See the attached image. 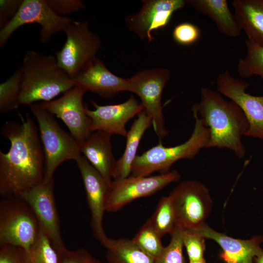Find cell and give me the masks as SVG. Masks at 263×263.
<instances>
[{
	"mask_svg": "<svg viewBox=\"0 0 263 263\" xmlns=\"http://www.w3.org/2000/svg\"><path fill=\"white\" fill-rule=\"evenodd\" d=\"M20 123L6 122L3 136L10 142L6 153L0 151V194L19 197L44 179V155L36 125L31 117L19 113Z\"/></svg>",
	"mask_w": 263,
	"mask_h": 263,
	"instance_id": "obj_1",
	"label": "cell"
},
{
	"mask_svg": "<svg viewBox=\"0 0 263 263\" xmlns=\"http://www.w3.org/2000/svg\"><path fill=\"white\" fill-rule=\"evenodd\" d=\"M196 105L200 118L209 130L206 148H226L238 158H244L246 150L242 137L245 135L249 124L240 107L206 87L201 89L200 101Z\"/></svg>",
	"mask_w": 263,
	"mask_h": 263,
	"instance_id": "obj_2",
	"label": "cell"
},
{
	"mask_svg": "<svg viewBox=\"0 0 263 263\" xmlns=\"http://www.w3.org/2000/svg\"><path fill=\"white\" fill-rule=\"evenodd\" d=\"M21 71L20 105L48 102L75 86L74 80L58 65L56 56L26 51Z\"/></svg>",
	"mask_w": 263,
	"mask_h": 263,
	"instance_id": "obj_3",
	"label": "cell"
},
{
	"mask_svg": "<svg viewBox=\"0 0 263 263\" xmlns=\"http://www.w3.org/2000/svg\"><path fill=\"white\" fill-rule=\"evenodd\" d=\"M191 111L195 122L190 137L184 143L173 147H165L160 142L141 155H137L132 165V176H148L154 172L168 173L178 160L193 159L202 149L207 148L209 139V129L199 116L196 104L192 107Z\"/></svg>",
	"mask_w": 263,
	"mask_h": 263,
	"instance_id": "obj_4",
	"label": "cell"
},
{
	"mask_svg": "<svg viewBox=\"0 0 263 263\" xmlns=\"http://www.w3.org/2000/svg\"><path fill=\"white\" fill-rule=\"evenodd\" d=\"M36 118L45 152V180L53 178L56 168L63 162L76 161L81 155L79 144L62 130L53 116L40 104L29 106Z\"/></svg>",
	"mask_w": 263,
	"mask_h": 263,
	"instance_id": "obj_5",
	"label": "cell"
},
{
	"mask_svg": "<svg viewBox=\"0 0 263 263\" xmlns=\"http://www.w3.org/2000/svg\"><path fill=\"white\" fill-rule=\"evenodd\" d=\"M40 230L28 205L19 197L3 198L0 203V244L19 247L27 252Z\"/></svg>",
	"mask_w": 263,
	"mask_h": 263,
	"instance_id": "obj_6",
	"label": "cell"
},
{
	"mask_svg": "<svg viewBox=\"0 0 263 263\" xmlns=\"http://www.w3.org/2000/svg\"><path fill=\"white\" fill-rule=\"evenodd\" d=\"M176 219V226L182 230H193L206 223L212 207L206 186L196 180L182 182L168 196Z\"/></svg>",
	"mask_w": 263,
	"mask_h": 263,
	"instance_id": "obj_7",
	"label": "cell"
},
{
	"mask_svg": "<svg viewBox=\"0 0 263 263\" xmlns=\"http://www.w3.org/2000/svg\"><path fill=\"white\" fill-rule=\"evenodd\" d=\"M64 32L66 41L55 56L59 66L74 79L96 58L101 41L87 21L73 20Z\"/></svg>",
	"mask_w": 263,
	"mask_h": 263,
	"instance_id": "obj_8",
	"label": "cell"
},
{
	"mask_svg": "<svg viewBox=\"0 0 263 263\" xmlns=\"http://www.w3.org/2000/svg\"><path fill=\"white\" fill-rule=\"evenodd\" d=\"M169 78L168 70L155 68L144 70L128 78V91L140 98L144 111L152 120L153 130L159 139L168 134L161 100L163 89Z\"/></svg>",
	"mask_w": 263,
	"mask_h": 263,
	"instance_id": "obj_9",
	"label": "cell"
},
{
	"mask_svg": "<svg viewBox=\"0 0 263 263\" xmlns=\"http://www.w3.org/2000/svg\"><path fill=\"white\" fill-rule=\"evenodd\" d=\"M74 20L55 13L47 0H23L14 18L0 30V46L2 47L12 34L19 27L29 23L41 26L40 40L46 43L51 37L65 29Z\"/></svg>",
	"mask_w": 263,
	"mask_h": 263,
	"instance_id": "obj_10",
	"label": "cell"
},
{
	"mask_svg": "<svg viewBox=\"0 0 263 263\" xmlns=\"http://www.w3.org/2000/svg\"><path fill=\"white\" fill-rule=\"evenodd\" d=\"M180 174L176 170L152 176H131L112 181L106 210L117 211L132 201L150 196L169 184L177 182Z\"/></svg>",
	"mask_w": 263,
	"mask_h": 263,
	"instance_id": "obj_11",
	"label": "cell"
},
{
	"mask_svg": "<svg viewBox=\"0 0 263 263\" xmlns=\"http://www.w3.org/2000/svg\"><path fill=\"white\" fill-rule=\"evenodd\" d=\"M54 179L44 180L19 197L25 201L35 214L40 227L58 252L65 247L62 241L54 194Z\"/></svg>",
	"mask_w": 263,
	"mask_h": 263,
	"instance_id": "obj_12",
	"label": "cell"
},
{
	"mask_svg": "<svg viewBox=\"0 0 263 263\" xmlns=\"http://www.w3.org/2000/svg\"><path fill=\"white\" fill-rule=\"evenodd\" d=\"M216 85L218 92L238 105L245 115L249 124L245 136L263 140V95L246 93L249 83L236 79L227 71L218 75Z\"/></svg>",
	"mask_w": 263,
	"mask_h": 263,
	"instance_id": "obj_13",
	"label": "cell"
},
{
	"mask_svg": "<svg viewBox=\"0 0 263 263\" xmlns=\"http://www.w3.org/2000/svg\"><path fill=\"white\" fill-rule=\"evenodd\" d=\"M85 92L81 87L75 85L59 98L40 104L49 113L63 121L71 135L79 144L92 132L91 119L87 115L83 104Z\"/></svg>",
	"mask_w": 263,
	"mask_h": 263,
	"instance_id": "obj_14",
	"label": "cell"
},
{
	"mask_svg": "<svg viewBox=\"0 0 263 263\" xmlns=\"http://www.w3.org/2000/svg\"><path fill=\"white\" fill-rule=\"evenodd\" d=\"M85 187L91 211V225L94 237L104 246L108 238L103 228V219L111 184L103 178L87 159L81 155L76 161Z\"/></svg>",
	"mask_w": 263,
	"mask_h": 263,
	"instance_id": "obj_15",
	"label": "cell"
},
{
	"mask_svg": "<svg viewBox=\"0 0 263 263\" xmlns=\"http://www.w3.org/2000/svg\"><path fill=\"white\" fill-rule=\"evenodd\" d=\"M142 6L135 14L126 18V24L141 39L151 42L153 31L167 26L174 12L188 4V0H143Z\"/></svg>",
	"mask_w": 263,
	"mask_h": 263,
	"instance_id": "obj_16",
	"label": "cell"
},
{
	"mask_svg": "<svg viewBox=\"0 0 263 263\" xmlns=\"http://www.w3.org/2000/svg\"><path fill=\"white\" fill-rule=\"evenodd\" d=\"M91 102L95 110L85 107V112L91 119L92 132L101 131L124 137H126L128 133L125 128L127 122L144 110L133 96L117 104L102 106L93 100Z\"/></svg>",
	"mask_w": 263,
	"mask_h": 263,
	"instance_id": "obj_17",
	"label": "cell"
},
{
	"mask_svg": "<svg viewBox=\"0 0 263 263\" xmlns=\"http://www.w3.org/2000/svg\"><path fill=\"white\" fill-rule=\"evenodd\" d=\"M190 231L216 242L222 249L220 258L225 263H254V258L263 252L261 235L246 240L235 239L215 230L206 223Z\"/></svg>",
	"mask_w": 263,
	"mask_h": 263,
	"instance_id": "obj_18",
	"label": "cell"
},
{
	"mask_svg": "<svg viewBox=\"0 0 263 263\" xmlns=\"http://www.w3.org/2000/svg\"><path fill=\"white\" fill-rule=\"evenodd\" d=\"M75 84L86 92L91 91L101 96L111 99L117 93L128 91V78L118 76L97 57L93 60L73 79Z\"/></svg>",
	"mask_w": 263,
	"mask_h": 263,
	"instance_id": "obj_19",
	"label": "cell"
},
{
	"mask_svg": "<svg viewBox=\"0 0 263 263\" xmlns=\"http://www.w3.org/2000/svg\"><path fill=\"white\" fill-rule=\"evenodd\" d=\"M111 135L101 131L93 132L79 144L81 153L110 184L117 160L113 153Z\"/></svg>",
	"mask_w": 263,
	"mask_h": 263,
	"instance_id": "obj_20",
	"label": "cell"
},
{
	"mask_svg": "<svg viewBox=\"0 0 263 263\" xmlns=\"http://www.w3.org/2000/svg\"><path fill=\"white\" fill-rule=\"evenodd\" d=\"M152 125V120L143 110L137 114L126 136V144L122 155L116 160L113 175L114 180L129 176L140 140L146 131Z\"/></svg>",
	"mask_w": 263,
	"mask_h": 263,
	"instance_id": "obj_21",
	"label": "cell"
},
{
	"mask_svg": "<svg viewBox=\"0 0 263 263\" xmlns=\"http://www.w3.org/2000/svg\"><path fill=\"white\" fill-rule=\"evenodd\" d=\"M232 6L247 40L263 46V0H234Z\"/></svg>",
	"mask_w": 263,
	"mask_h": 263,
	"instance_id": "obj_22",
	"label": "cell"
},
{
	"mask_svg": "<svg viewBox=\"0 0 263 263\" xmlns=\"http://www.w3.org/2000/svg\"><path fill=\"white\" fill-rule=\"evenodd\" d=\"M196 11L211 18L219 31L232 38L239 37L242 31L234 15L229 8L226 0H188Z\"/></svg>",
	"mask_w": 263,
	"mask_h": 263,
	"instance_id": "obj_23",
	"label": "cell"
},
{
	"mask_svg": "<svg viewBox=\"0 0 263 263\" xmlns=\"http://www.w3.org/2000/svg\"><path fill=\"white\" fill-rule=\"evenodd\" d=\"M107 263H154V259L127 238L110 239L105 246Z\"/></svg>",
	"mask_w": 263,
	"mask_h": 263,
	"instance_id": "obj_24",
	"label": "cell"
},
{
	"mask_svg": "<svg viewBox=\"0 0 263 263\" xmlns=\"http://www.w3.org/2000/svg\"><path fill=\"white\" fill-rule=\"evenodd\" d=\"M245 42L247 54L244 58L239 60L237 72L243 78L255 75L263 80V46L253 44L247 39Z\"/></svg>",
	"mask_w": 263,
	"mask_h": 263,
	"instance_id": "obj_25",
	"label": "cell"
},
{
	"mask_svg": "<svg viewBox=\"0 0 263 263\" xmlns=\"http://www.w3.org/2000/svg\"><path fill=\"white\" fill-rule=\"evenodd\" d=\"M22 77L20 69L0 84V112L5 113L17 109L20 105L19 96Z\"/></svg>",
	"mask_w": 263,
	"mask_h": 263,
	"instance_id": "obj_26",
	"label": "cell"
},
{
	"mask_svg": "<svg viewBox=\"0 0 263 263\" xmlns=\"http://www.w3.org/2000/svg\"><path fill=\"white\" fill-rule=\"evenodd\" d=\"M161 238L150 218L141 226L132 241L154 260L161 254L164 248Z\"/></svg>",
	"mask_w": 263,
	"mask_h": 263,
	"instance_id": "obj_27",
	"label": "cell"
},
{
	"mask_svg": "<svg viewBox=\"0 0 263 263\" xmlns=\"http://www.w3.org/2000/svg\"><path fill=\"white\" fill-rule=\"evenodd\" d=\"M26 255L27 263H58V255L56 250L47 235L40 227L36 242L26 252Z\"/></svg>",
	"mask_w": 263,
	"mask_h": 263,
	"instance_id": "obj_28",
	"label": "cell"
},
{
	"mask_svg": "<svg viewBox=\"0 0 263 263\" xmlns=\"http://www.w3.org/2000/svg\"><path fill=\"white\" fill-rule=\"evenodd\" d=\"M151 224L162 238L167 234H171L176 226L174 211L169 197H162L152 217Z\"/></svg>",
	"mask_w": 263,
	"mask_h": 263,
	"instance_id": "obj_29",
	"label": "cell"
},
{
	"mask_svg": "<svg viewBox=\"0 0 263 263\" xmlns=\"http://www.w3.org/2000/svg\"><path fill=\"white\" fill-rule=\"evenodd\" d=\"M183 230L175 226L170 234L169 244L164 247L161 254L154 260V263H186L183 253L184 244Z\"/></svg>",
	"mask_w": 263,
	"mask_h": 263,
	"instance_id": "obj_30",
	"label": "cell"
},
{
	"mask_svg": "<svg viewBox=\"0 0 263 263\" xmlns=\"http://www.w3.org/2000/svg\"><path fill=\"white\" fill-rule=\"evenodd\" d=\"M182 240L189 261L205 260L204 257L206 249L205 238L190 230H183Z\"/></svg>",
	"mask_w": 263,
	"mask_h": 263,
	"instance_id": "obj_31",
	"label": "cell"
},
{
	"mask_svg": "<svg viewBox=\"0 0 263 263\" xmlns=\"http://www.w3.org/2000/svg\"><path fill=\"white\" fill-rule=\"evenodd\" d=\"M200 34V29L195 25L189 22H182L175 26L172 37L177 43L189 45L198 40Z\"/></svg>",
	"mask_w": 263,
	"mask_h": 263,
	"instance_id": "obj_32",
	"label": "cell"
},
{
	"mask_svg": "<svg viewBox=\"0 0 263 263\" xmlns=\"http://www.w3.org/2000/svg\"><path fill=\"white\" fill-rule=\"evenodd\" d=\"M57 253L58 263H102L84 248L69 250L65 247Z\"/></svg>",
	"mask_w": 263,
	"mask_h": 263,
	"instance_id": "obj_33",
	"label": "cell"
},
{
	"mask_svg": "<svg viewBox=\"0 0 263 263\" xmlns=\"http://www.w3.org/2000/svg\"><path fill=\"white\" fill-rule=\"evenodd\" d=\"M52 10L59 16L66 17L68 14L84 9L86 5L79 0H47Z\"/></svg>",
	"mask_w": 263,
	"mask_h": 263,
	"instance_id": "obj_34",
	"label": "cell"
},
{
	"mask_svg": "<svg viewBox=\"0 0 263 263\" xmlns=\"http://www.w3.org/2000/svg\"><path fill=\"white\" fill-rule=\"evenodd\" d=\"M0 263H27L26 252L16 246L0 245Z\"/></svg>",
	"mask_w": 263,
	"mask_h": 263,
	"instance_id": "obj_35",
	"label": "cell"
},
{
	"mask_svg": "<svg viewBox=\"0 0 263 263\" xmlns=\"http://www.w3.org/2000/svg\"><path fill=\"white\" fill-rule=\"evenodd\" d=\"M23 0H0V28L4 27L18 13Z\"/></svg>",
	"mask_w": 263,
	"mask_h": 263,
	"instance_id": "obj_36",
	"label": "cell"
},
{
	"mask_svg": "<svg viewBox=\"0 0 263 263\" xmlns=\"http://www.w3.org/2000/svg\"><path fill=\"white\" fill-rule=\"evenodd\" d=\"M254 263H263V252L254 258Z\"/></svg>",
	"mask_w": 263,
	"mask_h": 263,
	"instance_id": "obj_37",
	"label": "cell"
},
{
	"mask_svg": "<svg viewBox=\"0 0 263 263\" xmlns=\"http://www.w3.org/2000/svg\"><path fill=\"white\" fill-rule=\"evenodd\" d=\"M189 263H206V262L205 260H204L198 261H189Z\"/></svg>",
	"mask_w": 263,
	"mask_h": 263,
	"instance_id": "obj_38",
	"label": "cell"
},
{
	"mask_svg": "<svg viewBox=\"0 0 263 263\" xmlns=\"http://www.w3.org/2000/svg\"></svg>",
	"mask_w": 263,
	"mask_h": 263,
	"instance_id": "obj_39",
	"label": "cell"
}]
</instances>
